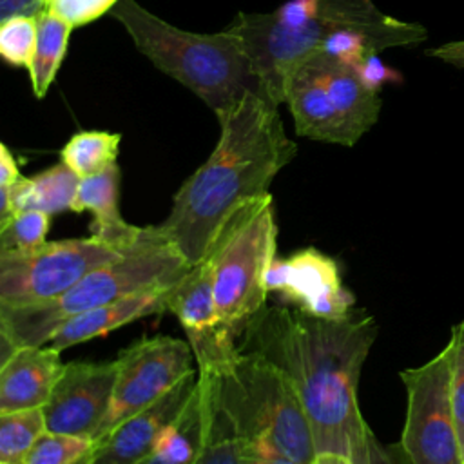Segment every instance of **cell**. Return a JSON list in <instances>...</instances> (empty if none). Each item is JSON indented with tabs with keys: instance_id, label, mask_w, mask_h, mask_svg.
<instances>
[{
	"instance_id": "5",
	"label": "cell",
	"mask_w": 464,
	"mask_h": 464,
	"mask_svg": "<svg viewBox=\"0 0 464 464\" xmlns=\"http://www.w3.org/2000/svg\"><path fill=\"white\" fill-rule=\"evenodd\" d=\"M111 14L125 27L141 54L190 89L214 112L230 107L246 92L261 94L250 58L234 29L185 31L152 14L136 0H118Z\"/></svg>"
},
{
	"instance_id": "17",
	"label": "cell",
	"mask_w": 464,
	"mask_h": 464,
	"mask_svg": "<svg viewBox=\"0 0 464 464\" xmlns=\"http://www.w3.org/2000/svg\"><path fill=\"white\" fill-rule=\"evenodd\" d=\"M170 288L172 286L145 290V292L102 304L89 312L78 314L67 319L53 334L47 344L53 350L62 353V350L65 348L91 341L98 335H105L136 319L167 312V294Z\"/></svg>"
},
{
	"instance_id": "29",
	"label": "cell",
	"mask_w": 464,
	"mask_h": 464,
	"mask_svg": "<svg viewBox=\"0 0 464 464\" xmlns=\"http://www.w3.org/2000/svg\"><path fill=\"white\" fill-rule=\"evenodd\" d=\"M348 459L352 464H410L399 444H382L370 426L353 444Z\"/></svg>"
},
{
	"instance_id": "28",
	"label": "cell",
	"mask_w": 464,
	"mask_h": 464,
	"mask_svg": "<svg viewBox=\"0 0 464 464\" xmlns=\"http://www.w3.org/2000/svg\"><path fill=\"white\" fill-rule=\"evenodd\" d=\"M116 4L118 0H42V9L58 14L72 27H80L111 13Z\"/></svg>"
},
{
	"instance_id": "36",
	"label": "cell",
	"mask_w": 464,
	"mask_h": 464,
	"mask_svg": "<svg viewBox=\"0 0 464 464\" xmlns=\"http://www.w3.org/2000/svg\"><path fill=\"white\" fill-rule=\"evenodd\" d=\"M314 464H352V460L339 453H317Z\"/></svg>"
},
{
	"instance_id": "20",
	"label": "cell",
	"mask_w": 464,
	"mask_h": 464,
	"mask_svg": "<svg viewBox=\"0 0 464 464\" xmlns=\"http://www.w3.org/2000/svg\"><path fill=\"white\" fill-rule=\"evenodd\" d=\"M38 34L36 47L29 65L31 87L36 98H44L62 65V60L67 51L69 34L74 29L67 20L42 9L36 14Z\"/></svg>"
},
{
	"instance_id": "22",
	"label": "cell",
	"mask_w": 464,
	"mask_h": 464,
	"mask_svg": "<svg viewBox=\"0 0 464 464\" xmlns=\"http://www.w3.org/2000/svg\"><path fill=\"white\" fill-rule=\"evenodd\" d=\"M45 431L44 408L0 413V462L24 464L25 457Z\"/></svg>"
},
{
	"instance_id": "32",
	"label": "cell",
	"mask_w": 464,
	"mask_h": 464,
	"mask_svg": "<svg viewBox=\"0 0 464 464\" xmlns=\"http://www.w3.org/2000/svg\"><path fill=\"white\" fill-rule=\"evenodd\" d=\"M246 464H297L266 439H243Z\"/></svg>"
},
{
	"instance_id": "23",
	"label": "cell",
	"mask_w": 464,
	"mask_h": 464,
	"mask_svg": "<svg viewBox=\"0 0 464 464\" xmlns=\"http://www.w3.org/2000/svg\"><path fill=\"white\" fill-rule=\"evenodd\" d=\"M98 442L89 437L45 431L24 464H94Z\"/></svg>"
},
{
	"instance_id": "31",
	"label": "cell",
	"mask_w": 464,
	"mask_h": 464,
	"mask_svg": "<svg viewBox=\"0 0 464 464\" xmlns=\"http://www.w3.org/2000/svg\"><path fill=\"white\" fill-rule=\"evenodd\" d=\"M319 7V0H286L276 13V20L292 31L301 29L314 20Z\"/></svg>"
},
{
	"instance_id": "12",
	"label": "cell",
	"mask_w": 464,
	"mask_h": 464,
	"mask_svg": "<svg viewBox=\"0 0 464 464\" xmlns=\"http://www.w3.org/2000/svg\"><path fill=\"white\" fill-rule=\"evenodd\" d=\"M116 372L118 359L67 362L44 406L47 430L96 440L111 406Z\"/></svg>"
},
{
	"instance_id": "19",
	"label": "cell",
	"mask_w": 464,
	"mask_h": 464,
	"mask_svg": "<svg viewBox=\"0 0 464 464\" xmlns=\"http://www.w3.org/2000/svg\"><path fill=\"white\" fill-rule=\"evenodd\" d=\"M198 386L203 401V440L194 464H246L243 439L218 402L212 375L198 372Z\"/></svg>"
},
{
	"instance_id": "3",
	"label": "cell",
	"mask_w": 464,
	"mask_h": 464,
	"mask_svg": "<svg viewBox=\"0 0 464 464\" xmlns=\"http://www.w3.org/2000/svg\"><path fill=\"white\" fill-rule=\"evenodd\" d=\"M228 27L245 45L261 94L276 105L285 102L290 72L337 29L366 34L379 53L428 38L424 25L384 14L372 0H319L314 20L297 31L283 27L274 13H237Z\"/></svg>"
},
{
	"instance_id": "26",
	"label": "cell",
	"mask_w": 464,
	"mask_h": 464,
	"mask_svg": "<svg viewBox=\"0 0 464 464\" xmlns=\"http://www.w3.org/2000/svg\"><path fill=\"white\" fill-rule=\"evenodd\" d=\"M446 346L450 350V397L464 457V321L451 326Z\"/></svg>"
},
{
	"instance_id": "1",
	"label": "cell",
	"mask_w": 464,
	"mask_h": 464,
	"mask_svg": "<svg viewBox=\"0 0 464 464\" xmlns=\"http://www.w3.org/2000/svg\"><path fill=\"white\" fill-rule=\"evenodd\" d=\"M377 334L370 314L352 312L334 321L295 306H270L246 323L237 346L288 375L310 419L317 453L350 457L368 426L357 388Z\"/></svg>"
},
{
	"instance_id": "2",
	"label": "cell",
	"mask_w": 464,
	"mask_h": 464,
	"mask_svg": "<svg viewBox=\"0 0 464 464\" xmlns=\"http://www.w3.org/2000/svg\"><path fill=\"white\" fill-rule=\"evenodd\" d=\"M216 116L219 140L214 150L183 181L169 216L158 225L192 266L208 256L243 205L268 194L274 178L297 154L277 105L257 92H246Z\"/></svg>"
},
{
	"instance_id": "37",
	"label": "cell",
	"mask_w": 464,
	"mask_h": 464,
	"mask_svg": "<svg viewBox=\"0 0 464 464\" xmlns=\"http://www.w3.org/2000/svg\"><path fill=\"white\" fill-rule=\"evenodd\" d=\"M136 464H174V462H170L169 459H165V457H161V455H158V453H149L145 459H141L140 462H136Z\"/></svg>"
},
{
	"instance_id": "35",
	"label": "cell",
	"mask_w": 464,
	"mask_h": 464,
	"mask_svg": "<svg viewBox=\"0 0 464 464\" xmlns=\"http://www.w3.org/2000/svg\"><path fill=\"white\" fill-rule=\"evenodd\" d=\"M22 178L14 156L5 143H0V187H11Z\"/></svg>"
},
{
	"instance_id": "27",
	"label": "cell",
	"mask_w": 464,
	"mask_h": 464,
	"mask_svg": "<svg viewBox=\"0 0 464 464\" xmlns=\"http://www.w3.org/2000/svg\"><path fill=\"white\" fill-rule=\"evenodd\" d=\"M321 51L350 67L361 62L364 56L379 53L366 34L353 29H337L330 33L324 38Z\"/></svg>"
},
{
	"instance_id": "9",
	"label": "cell",
	"mask_w": 464,
	"mask_h": 464,
	"mask_svg": "<svg viewBox=\"0 0 464 464\" xmlns=\"http://www.w3.org/2000/svg\"><path fill=\"white\" fill-rule=\"evenodd\" d=\"M406 415L399 448L410 464H464L450 397V350L404 368Z\"/></svg>"
},
{
	"instance_id": "38",
	"label": "cell",
	"mask_w": 464,
	"mask_h": 464,
	"mask_svg": "<svg viewBox=\"0 0 464 464\" xmlns=\"http://www.w3.org/2000/svg\"><path fill=\"white\" fill-rule=\"evenodd\" d=\"M0 464H2V462H0Z\"/></svg>"
},
{
	"instance_id": "18",
	"label": "cell",
	"mask_w": 464,
	"mask_h": 464,
	"mask_svg": "<svg viewBox=\"0 0 464 464\" xmlns=\"http://www.w3.org/2000/svg\"><path fill=\"white\" fill-rule=\"evenodd\" d=\"M80 176L63 161L31 176H22L11 187H0V225L13 214L40 210L49 216L71 210Z\"/></svg>"
},
{
	"instance_id": "14",
	"label": "cell",
	"mask_w": 464,
	"mask_h": 464,
	"mask_svg": "<svg viewBox=\"0 0 464 464\" xmlns=\"http://www.w3.org/2000/svg\"><path fill=\"white\" fill-rule=\"evenodd\" d=\"M196 386L198 373H190L158 402L123 420L98 442L94 464H136L152 453L161 431L183 411Z\"/></svg>"
},
{
	"instance_id": "24",
	"label": "cell",
	"mask_w": 464,
	"mask_h": 464,
	"mask_svg": "<svg viewBox=\"0 0 464 464\" xmlns=\"http://www.w3.org/2000/svg\"><path fill=\"white\" fill-rule=\"evenodd\" d=\"M51 216L40 210H24L13 214L0 225V254L24 252L47 241Z\"/></svg>"
},
{
	"instance_id": "10",
	"label": "cell",
	"mask_w": 464,
	"mask_h": 464,
	"mask_svg": "<svg viewBox=\"0 0 464 464\" xmlns=\"http://www.w3.org/2000/svg\"><path fill=\"white\" fill-rule=\"evenodd\" d=\"M116 359L112 399L96 442H102L129 417L158 402L187 375L196 373L188 341L170 335L143 337L123 348Z\"/></svg>"
},
{
	"instance_id": "33",
	"label": "cell",
	"mask_w": 464,
	"mask_h": 464,
	"mask_svg": "<svg viewBox=\"0 0 464 464\" xmlns=\"http://www.w3.org/2000/svg\"><path fill=\"white\" fill-rule=\"evenodd\" d=\"M426 54L431 56V58H437L444 63H450L457 69H464V40L448 42V44H442L439 47L428 49Z\"/></svg>"
},
{
	"instance_id": "21",
	"label": "cell",
	"mask_w": 464,
	"mask_h": 464,
	"mask_svg": "<svg viewBox=\"0 0 464 464\" xmlns=\"http://www.w3.org/2000/svg\"><path fill=\"white\" fill-rule=\"evenodd\" d=\"M118 132L83 130L74 134L62 149V161L72 169L80 178L102 172L116 163L120 152Z\"/></svg>"
},
{
	"instance_id": "7",
	"label": "cell",
	"mask_w": 464,
	"mask_h": 464,
	"mask_svg": "<svg viewBox=\"0 0 464 464\" xmlns=\"http://www.w3.org/2000/svg\"><path fill=\"white\" fill-rule=\"evenodd\" d=\"M276 205L268 194L243 205L223 227L205 257L221 321L241 334L268 295L266 274L276 259Z\"/></svg>"
},
{
	"instance_id": "4",
	"label": "cell",
	"mask_w": 464,
	"mask_h": 464,
	"mask_svg": "<svg viewBox=\"0 0 464 464\" xmlns=\"http://www.w3.org/2000/svg\"><path fill=\"white\" fill-rule=\"evenodd\" d=\"M192 265L170 243L158 225H149L147 237L123 257L100 265L72 288L47 303L0 304L2 355L18 346L47 344L71 317L152 288L174 286Z\"/></svg>"
},
{
	"instance_id": "30",
	"label": "cell",
	"mask_w": 464,
	"mask_h": 464,
	"mask_svg": "<svg viewBox=\"0 0 464 464\" xmlns=\"http://www.w3.org/2000/svg\"><path fill=\"white\" fill-rule=\"evenodd\" d=\"M352 69L357 74V78L361 80V83L373 92H379L384 83H401L402 82V74L397 69L386 65L379 58V53H372V54L364 56L361 62L352 65Z\"/></svg>"
},
{
	"instance_id": "25",
	"label": "cell",
	"mask_w": 464,
	"mask_h": 464,
	"mask_svg": "<svg viewBox=\"0 0 464 464\" xmlns=\"http://www.w3.org/2000/svg\"><path fill=\"white\" fill-rule=\"evenodd\" d=\"M38 22L36 14H16L0 24V54L16 67L31 65L36 47Z\"/></svg>"
},
{
	"instance_id": "16",
	"label": "cell",
	"mask_w": 464,
	"mask_h": 464,
	"mask_svg": "<svg viewBox=\"0 0 464 464\" xmlns=\"http://www.w3.org/2000/svg\"><path fill=\"white\" fill-rule=\"evenodd\" d=\"M72 212L89 210L92 214L91 236L127 252L140 245L149 227H136L123 219L120 212V167L109 165L98 174L80 178V185L71 205Z\"/></svg>"
},
{
	"instance_id": "34",
	"label": "cell",
	"mask_w": 464,
	"mask_h": 464,
	"mask_svg": "<svg viewBox=\"0 0 464 464\" xmlns=\"http://www.w3.org/2000/svg\"><path fill=\"white\" fill-rule=\"evenodd\" d=\"M42 11V0H0V20L16 14H38Z\"/></svg>"
},
{
	"instance_id": "6",
	"label": "cell",
	"mask_w": 464,
	"mask_h": 464,
	"mask_svg": "<svg viewBox=\"0 0 464 464\" xmlns=\"http://www.w3.org/2000/svg\"><path fill=\"white\" fill-rule=\"evenodd\" d=\"M210 375L218 402L241 439H266L297 464H314L317 448L312 424L283 370L239 350L225 370Z\"/></svg>"
},
{
	"instance_id": "11",
	"label": "cell",
	"mask_w": 464,
	"mask_h": 464,
	"mask_svg": "<svg viewBox=\"0 0 464 464\" xmlns=\"http://www.w3.org/2000/svg\"><path fill=\"white\" fill-rule=\"evenodd\" d=\"M167 312L174 314L183 326L198 372L219 373L239 355L237 334L218 314L207 259L194 265L169 290Z\"/></svg>"
},
{
	"instance_id": "15",
	"label": "cell",
	"mask_w": 464,
	"mask_h": 464,
	"mask_svg": "<svg viewBox=\"0 0 464 464\" xmlns=\"http://www.w3.org/2000/svg\"><path fill=\"white\" fill-rule=\"evenodd\" d=\"M63 366L49 344L18 346L2 355L0 413L44 408Z\"/></svg>"
},
{
	"instance_id": "8",
	"label": "cell",
	"mask_w": 464,
	"mask_h": 464,
	"mask_svg": "<svg viewBox=\"0 0 464 464\" xmlns=\"http://www.w3.org/2000/svg\"><path fill=\"white\" fill-rule=\"evenodd\" d=\"M125 252L94 237L45 241L24 252L0 254V304L22 306L47 303L100 265Z\"/></svg>"
},
{
	"instance_id": "13",
	"label": "cell",
	"mask_w": 464,
	"mask_h": 464,
	"mask_svg": "<svg viewBox=\"0 0 464 464\" xmlns=\"http://www.w3.org/2000/svg\"><path fill=\"white\" fill-rule=\"evenodd\" d=\"M266 290L281 294L292 306L321 319H344L355 304L353 294L343 285L335 259L312 246L285 259L276 257L266 274Z\"/></svg>"
}]
</instances>
